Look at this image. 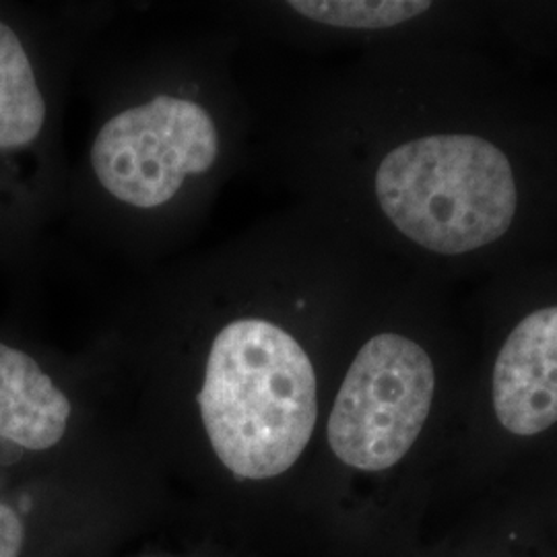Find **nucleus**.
Returning <instances> with one entry per match:
<instances>
[{
  "label": "nucleus",
  "mask_w": 557,
  "mask_h": 557,
  "mask_svg": "<svg viewBox=\"0 0 557 557\" xmlns=\"http://www.w3.org/2000/svg\"><path fill=\"white\" fill-rule=\"evenodd\" d=\"M432 4L425 0H294L301 17L345 29H386L423 15Z\"/></svg>",
  "instance_id": "nucleus-8"
},
{
  "label": "nucleus",
  "mask_w": 557,
  "mask_h": 557,
  "mask_svg": "<svg viewBox=\"0 0 557 557\" xmlns=\"http://www.w3.org/2000/svg\"><path fill=\"white\" fill-rule=\"evenodd\" d=\"M73 405L29 354L0 341V444L23 453L59 446Z\"/></svg>",
  "instance_id": "nucleus-6"
},
{
  "label": "nucleus",
  "mask_w": 557,
  "mask_h": 557,
  "mask_svg": "<svg viewBox=\"0 0 557 557\" xmlns=\"http://www.w3.org/2000/svg\"><path fill=\"white\" fill-rule=\"evenodd\" d=\"M213 453L236 478L273 479L304 455L319 419L314 366L264 319H238L211 345L199 393Z\"/></svg>",
  "instance_id": "nucleus-1"
},
{
  "label": "nucleus",
  "mask_w": 557,
  "mask_h": 557,
  "mask_svg": "<svg viewBox=\"0 0 557 557\" xmlns=\"http://www.w3.org/2000/svg\"><path fill=\"white\" fill-rule=\"evenodd\" d=\"M29 527L23 510L0 499V557H25Z\"/></svg>",
  "instance_id": "nucleus-9"
},
{
  "label": "nucleus",
  "mask_w": 557,
  "mask_h": 557,
  "mask_svg": "<svg viewBox=\"0 0 557 557\" xmlns=\"http://www.w3.org/2000/svg\"><path fill=\"white\" fill-rule=\"evenodd\" d=\"M44 124L46 101L32 60L15 29L0 21V151L27 147Z\"/></svg>",
  "instance_id": "nucleus-7"
},
{
  "label": "nucleus",
  "mask_w": 557,
  "mask_h": 557,
  "mask_svg": "<svg viewBox=\"0 0 557 557\" xmlns=\"http://www.w3.org/2000/svg\"><path fill=\"white\" fill-rule=\"evenodd\" d=\"M220 147L218 124L200 103L163 94L108 120L91 145V165L110 197L156 209L188 176L209 172Z\"/></svg>",
  "instance_id": "nucleus-4"
},
{
  "label": "nucleus",
  "mask_w": 557,
  "mask_h": 557,
  "mask_svg": "<svg viewBox=\"0 0 557 557\" xmlns=\"http://www.w3.org/2000/svg\"><path fill=\"white\" fill-rule=\"evenodd\" d=\"M434 393V363L419 343L397 333L370 338L338 388L326 425L331 450L359 471L395 467L419 438Z\"/></svg>",
  "instance_id": "nucleus-3"
},
{
  "label": "nucleus",
  "mask_w": 557,
  "mask_h": 557,
  "mask_svg": "<svg viewBox=\"0 0 557 557\" xmlns=\"http://www.w3.org/2000/svg\"><path fill=\"white\" fill-rule=\"evenodd\" d=\"M494 411L515 436L557 423V306L529 314L499 349L492 379Z\"/></svg>",
  "instance_id": "nucleus-5"
},
{
  "label": "nucleus",
  "mask_w": 557,
  "mask_h": 557,
  "mask_svg": "<svg viewBox=\"0 0 557 557\" xmlns=\"http://www.w3.org/2000/svg\"><path fill=\"white\" fill-rule=\"evenodd\" d=\"M380 209L405 238L465 255L502 238L517 215L508 158L473 135H434L395 147L379 165Z\"/></svg>",
  "instance_id": "nucleus-2"
}]
</instances>
